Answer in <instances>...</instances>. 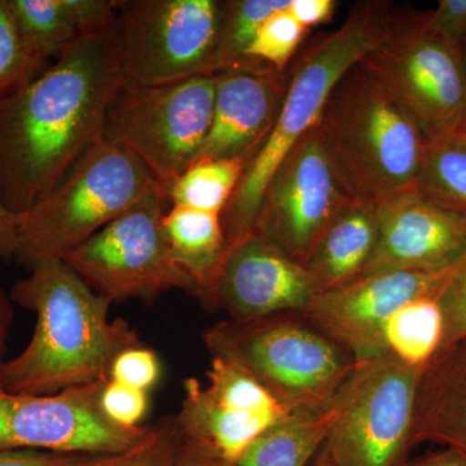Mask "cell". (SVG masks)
<instances>
[{
    "instance_id": "cell-1",
    "label": "cell",
    "mask_w": 466,
    "mask_h": 466,
    "mask_svg": "<svg viewBox=\"0 0 466 466\" xmlns=\"http://www.w3.org/2000/svg\"><path fill=\"white\" fill-rule=\"evenodd\" d=\"M115 25L79 36L38 76L0 96V202L16 216L104 140L110 108L127 84Z\"/></svg>"
},
{
    "instance_id": "cell-2",
    "label": "cell",
    "mask_w": 466,
    "mask_h": 466,
    "mask_svg": "<svg viewBox=\"0 0 466 466\" xmlns=\"http://www.w3.org/2000/svg\"><path fill=\"white\" fill-rule=\"evenodd\" d=\"M12 287L11 299L35 314L25 349L3 366V388L14 394L48 395L109 381L113 361L143 345L122 319L110 320L112 300L85 283L66 260L34 262Z\"/></svg>"
},
{
    "instance_id": "cell-3",
    "label": "cell",
    "mask_w": 466,
    "mask_h": 466,
    "mask_svg": "<svg viewBox=\"0 0 466 466\" xmlns=\"http://www.w3.org/2000/svg\"><path fill=\"white\" fill-rule=\"evenodd\" d=\"M397 14L389 2H359L339 29L317 39L296 61L278 121L222 213L228 250L253 235L263 192L276 168L317 127L334 86L382 42Z\"/></svg>"
},
{
    "instance_id": "cell-4",
    "label": "cell",
    "mask_w": 466,
    "mask_h": 466,
    "mask_svg": "<svg viewBox=\"0 0 466 466\" xmlns=\"http://www.w3.org/2000/svg\"><path fill=\"white\" fill-rule=\"evenodd\" d=\"M317 128L352 198L377 204L415 188L428 140L360 63L334 86Z\"/></svg>"
},
{
    "instance_id": "cell-5",
    "label": "cell",
    "mask_w": 466,
    "mask_h": 466,
    "mask_svg": "<svg viewBox=\"0 0 466 466\" xmlns=\"http://www.w3.org/2000/svg\"><path fill=\"white\" fill-rule=\"evenodd\" d=\"M167 193L134 153L101 140L32 208L18 214L16 256L27 265L66 259L116 218Z\"/></svg>"
},
{
    "instance_id": "cell-6",
    "label": "cell",
    "mask_w": 466,
    "mask_h": 466,
    "mask_svg": "<svg viewBox=\"0 0 466 466\" xmlns=\"http://www.w3.org/2000/svg\"><path fill=\"white\" fill-rule=\"evenodd\" d=\"M204 342L211 357L245 370L291 412L329 406L357 367L348 350L299 312L227 319L205 330Z\"/></svg>"
},
{
    "instance_id": "cell-7",
    "label": "cell",
    "mask_w": 466,
    "mask_h": 466,
    "mask_svg": "<svg viewBox=\"0 0 466 466\" xmlns=\"http://www.w3.org/2000/svg\"><path fill=\"white\" fill-rule=\"evenodd\" d=\"M227 2L119 0L116 43L127 84L216 76Z\"/></svg>"
},
{
    "instance_id": "cell-8",
    "label": "cell",
    "mask_w": 466,
    "mask_h": 466,
    "mask_svg": "<svg viewBox=\"0 0 466 466\" xmlns=\"http://www.w3.org/2000/svg\"><path fill=\"white\" fill-rule=\"evenodd\" d=\"M360 66L431 140L466 124L461 52L429 29L425 14H400Z\"/></svg>"
},
{
    "instance_id": "cell-9",
    "label": "cell",
    "mask_w": 466,
    "mask_h": 466,
    "mask_svg": "<svg viewBox=\"0 0 466 466\" xmlns=\"http://www.w3.org/2000/svg\"><path fill=\"white\" fill-rule=\"evenodd\" d=\"M214 103L216 76L162 85L126 84L110 108L104 139L134 153L167 191L200 155Z\"/></svg>"
},
{
    "instance_id": "cell-10",
    "label": "cell",
    "mask_w": 466,
    "mask_h": 466,
    "mask_svg": "<svg viewBox=\"0 0 466 466\" xmlns=\"http://www.w3.org/2000/svg\"><path fill=\"white\" fill-rule=\"evenodd\" d=\"M420 375L389 352L357 363L337 394L339 415L325 441L336 466L408 461Z\"/></svg>"
},
{
    "instance_id": "cell-11",
    "label": "cell",
    "mask_w": 466,
    "mask_h": 466,
    "mask_svg": "<svg viewBox=\"0 0 466 466\" xmlns=\"http://www.w3.org/2000/svg\"><path fill=\"white\" fill-rule=\"evenodd\" d=\"M157 192L131 208L66 257V262L100 296L153 302L180 289L195 296L191 279L179 268L165 238V202Z\"/></svg>"
},
{
    "instance_id": "cell-12",
    "label": "cell",
    "mask_w": 466,
    "mask_h": 466,
    "mask_svg": "<svg viewBox=\"0 0 466 466\" xmlns=\"http://www.w3.org/2000/svg\"><path fill=\"white\" fill-rule=\"evenodd\" d=\"M352 198L315 127L285 156L267 184L253 235L305 266L325 229Z\"/></svg>"
},
{
    "instance_id": "cell-13",
    "label": "cell",
    "mask_w": 466,
    "mask_h": 466,
    "mask_svg": "<svg viewBox=\"0 0 466 466\" xmlns=\"http://www.w3.org/2000/svg\"><path fill=\"white\" fill-rule=\"evenodd\" d=\"M104 383L48 395L0 391V452L35 450L100 455L134 446L149 425L125 428L110 421L100 406Z\"/></svg>"
},
{
    "instance_id": "cell-14",
    "label": "cell",
    "mask_w": 466,
    "mask_h": 466,
    "mask_svg": "<svg viewBox=\"0 0 466 466\" xmlns=\"http://www.w3.org/2000/svg\"><path fill=\"white\" fill-rule=\"evenodd\" d=\"M208 380L207 386L193 377L184 380L182 407L175 421L184 438L207 444L235 464L263 431L293 413L225 359L211 357Z\"/></svg>"
},
{
    "instance_id": "cell-15",
    "label": "cell",
    "mask_w": 466,
    "mask_h": 466,
    "mask_svg": "<svg viewBox=\"0 0 466 466\" xmlns=\"http://www.w3.org/2000/svg\"><path fill=\"white\" fill-rule=\"evenodd\" d=\"M455 265L440 269H395L319 293L302 312L318 329L350 351L357 363L385 354L383 329L413 300L435 297Z\"/></svg>"
},
{
    "instance_id": "cell-16",
    "label": "cell",
    "mask_w": 466,
    "mask_h": 466,
    "mask_svg": "<svg viewBox=\"0 0 466 466\" xmlns=\"http://www.w3.org/2000/svg\"><path fill=\"white\" fill-rule=\"evenodd\" d=\"M319 293L305 266L251 235L227 253L207 309L231 320L302 314Z\"/></svg>"
},
{
    "instance_id": "cell-17",
    "label": "cell",
    "mask_w": 466,
    "mask_h": 466,
    "mask_svg": "<svg viewBox=\"0 0 466 466\" xmlns=\"http://www.w3.org/2000/svg\"><path fill=\"white\" fill-rule=\"evenodd\" d=\"M377 214L379 238L363 276L446 268L466 254V217L426 198L416 187L377 202Z\"/></svg>"
},
{
    "instance_id": "cell-18",
    "label": "cell",
    "mask_w": 466,
    "mask_h": 466,
    "mask_svg": "<svg viewBox=\"0 0 466 466\" xmlns=\"http://www.w3.org/2000/svg\"><path fill=\"white\" fill-rule=\"evenodd\" d=\"M288 85L287 72L218 73L213 122L196 161L238 158L249 165L278 121Z\"/></svg>"
},
{
    "instance_id": "cell-19",
    "label": "cell",
    "mask_w": 466,
    "mask_h": 466,
    "mask_svg": "<svg viewBox=\"0 0 466 466\" xmlns=\"http://www.w3.org/2000/svg\"><path fill=\"white\" fill-rule=\"evenodd\" d=\"M425 441L466 456V334L438 351L421 370L413 415V449Z\"/></svg>"
},
{
    "instance_id": "cell-20",
    "label": "cell",
    "mask_w": 466,
    "mask_h": 466,
    "mask_svg": "<svg viewBox=\"0 0 466 466\" xmlns=\"http://www.w3.org/2000/svg\"><path fill=\"white\" fill-rule=\"evenodd\" d=\"M377 238L376 202L352 198L325 229L306 262L319 291L339 289L366 274Z\"/></svg>"
},
{
    "instance_id": "cell-21",
    "label": "cell",
    "mask_w": 466,
    "mask_h": 466,
    "mask_svg": "<svg viewBox=\"0 0 466 466\" xmlns=\"http://www.w3.org/2000/svg\"><path fill=\"white\" fill-rule=\"evenodd\" d=\"M162 226L171 258L191 279L196 299L207 309L228 253L222 214L171 207Z\"/></svg>"
},
{
    "instance_id": "cell-22",
    "label": "cell",
    "mask_w": 466,
    "mask_h": 466,
    "mask_svg": "<svg viewBox=\"0 0 466 466\" xmlns=\"http://www.w3.org/2000/svg\"><path fill=\"white\" fill-rule=\"evenodd\" d=\"M337 415L336 398L320 410H296L254 440L236 465L309 466L329 437Z\"/></svg>"
},
{
    "instance_id": "cell-23",
    "label": "cell",
    "mask_w": 466,
    "mask_h": 466,
    "mask_svg": "<svg viewBox=\"0 0 466 466\" xmlns=\"http://www.w3.org/2000/svg\"><path fill=\"white\" fill-rule=\"evenodd\" d=\"M416 188L466 217V124L429 140Z\"/></svg>"
},
{
    "instance_id": "cell-24",
    "label": "cell",
    "mask_w": 466,
    "mask_h": 466,
    "mask_svg": "<svg viewBox=\"0 0 466 466\" xmlns=\"http://www.w3.org/2000/svg\"><path fill=\"white\" fill-rule=\"evenodd\" d=\"M441 336L443 315L435 297L408 303L392 315L383 329L386 352L420 370L437 354Z\"/></svg>"
},
{
    "instance_id": "cell-25",
    "label": "cell",
    "mask_w": 466,
    "mask_h": 466,
    "mask_svg": "<svg viewBox=\"0 0 466 466\" xmlns=\"http://www.w3.org/2000/svg\"><path fill=\"white\" fill-rule=\"evenodd\" d=\"M242 159H200L167 187L171 207H188L222 214L242 179Z\"/></svg>"
},
{
    "instance_id": "cell-26",
    "label": "cell",
    "mask_w": 466,
    "mask_h": 466,
    "mask_svg": "<svg viewBox=\"0 0 466 466\" xmlns=\"http://www.w3.org/2000/svg\"><path fill=\"white\" fill-rule=\"evenodd\" d=\"M27 50L48 63L81 36L64 0H7Z\"/></svg>"
},
{
    "instance_id": "cell-27",
    "label": "cell",
    "mask_w": 466,
    "mask_h": 466,
    "mask_svg": "<svg viewBox=\"0 0 466 466\" xmlns=\"http://www.w3.org/2000/svg\"><path fill=\"white\" fill-rule=\"evenodd\" d=\"M288 5L289 0H228L220 38L218 73L249 72L245 52L267 18Z\"/></svg>"
},
{
    "instance_id": "cell-28",
    "label": "cell",
    "mask_w": 466,
    "mask_h": 466,
    "mask_svg": "<svg viewBox=\"0 0 466 466\" xmlns=\"http://www.w3.org/2000/svg\"><path fill=\"white\" fill-rule=\"evenodd\" d=\"M289 5L267 18L245 52L250 73L283 75L287 72L291 58L309 32L291 16Z\"/></svg>"
},
{
    "instance_id": "cell-29",
    "label": "cell",
    "mask_w": 466,
    "mask_h": 466,
    "mask_svg": "<svg viewBox=\"0 0 466 466\" xmlns=\"http://www.w3.org/2000/svg\"><path fill=\"white\" fill-rule=\"evenodd\" d=\"M183 435L175 416L149 425L142 440L124 451L85 455L75 466H177Z\"/></svg>"
},
{
    "instance_id": "cell-30",
    "label": "cell",
    "mask_w": 466,
    "mask_h": 466,
    "mask_svg": "<svg viewBox=\"0 0 466 466\" xmlns=\"http://www.w3.org/2000/svg\"><path fill=\"white\" fill-rule=\"evenodd\" d=\"M45 67L47 63L24 45L7 0H0V96L38 76Z\"/></svg>"
},
{
    "instance_id": "cell-31",
    "label": "cell",
    "mask_w": 466,
    "mask_h": 466,
    "mask_svg": "<svg viewBox=\"0 0 466 466\" xmlns=\"http://www.w3.org/2000/svg\"><path fill=\"white\" fill-rule=\"evenodd\" d=\"M437 299L443 315V336L438 350L441 351L466 334V254L456 263Z\"/></svg>"
},
{
    "instance_id": "cell-32",
    "label": "cell",
    "mask_w": 466,
    "mask_h": 466,
    "mask_svg": "<svg viewBox=\"0 0 466 466\" xmlns=\"http://www.w3.org/2000/svg\"><path fill=\"white\" fill-rule=\"evenodd\" d=\"M148 391L131 388L116 381L104 383L100 406L115 424L125 428H137L148 410Z\"/></svg>"
},
{
    "instance_id": "cell-33",
    "label": "cell",
    "mask_w": 466,
    "mask_h": 466,
    "mask_svg": "<svg viewBox=\"0 0 466 466\" xmlns=\"http://www.w3.org/2000/svg\"><path fill=\"white\" fill-rule=\"evenodd\" d=\"M161 367L157 354L140 345L125 350L113 361L109 380L148 391L158 381Z\"/></svg>"
},
{
    "instance_id": "cell-34",
    "label": "cell",
    "mask_w": 466,
    "mask_h": 466,
    "mask_svg": "<svg viewBox=\"0 0 466 466\" xmlns=\"http://www.w3.org/2000/svg\"><path fill=\"white\" fill-rule=\"evenodd\" d=\"M431 32L440 35L452 47L466 50V0H441L434 11L425 14Z\"/></svg>"
},
{
    "instance_id": "cell-35",
    "label": "cell",
    "mask_w": 466,
    "mask_h": 466,
    "mask_svg": "<svg viewBox=\"0 0 466 466\" xmlns=\"http://www.w3.org/2000/svg\"><path fill=\"white\" fill-rule=\"evenodd\" d=\"M119 0H64L81 35L115 25Z\"/></svg>"
},
{
    "instance_id": "cell-36",
    "label": "cell",
    "mask_w": 466,
    "mask_h": 466,
    "mask_svg": "<svg viewBox=\"0 0 466 466\" xmlns=\"http://www.w3.org/2000/svg\"><path fill=\"white\" fill-rule=\"evenodd\" d=\"M85 455L17 450L0 452V466H75Z\"/></svg>"
},
{
    "instance_id": "cell-37",
    "label": "cell",
    "mask_w": 466,
    "mask_h": 466,
    "mask_svg": "<svg viewBox=\"0 0 466 466\" xmlns=\"http://www.w3.org/2000/svg\"><path fill=\"white\" fill-rule=\"evenodd\" d=\"M339 3L334 0H290L291 16L309 30V27L329 23Z\"/></svg>"
},
{
    "instance_id": "cell-38",
    "label": "cell",
    "mask_w": 466,
    "mask_h": 466,
    "mask_svg": "<svg viewBox=\"0 0 466 466\" xmlns=\"http://www.w3.org/2000/svg\"><path fill=\"white\" fill-rule=\"evenodd\" d=\"M177 466H238L218 455L207 444L184 438L180 446Z\"/></svg>"
},
{
    "instance_id": "cell-39",
    "label": "cell",
    "mask_w": 466,
    "mask_h": 466,
    "mask_svg": "<svg viewBox=\"0 0 466 466\" xmlns=\"http://www.w3.org/2000/svg\"><path fill=\"white\" fill-rule=\"evenodd\" d=\"M17 241V216L0 202V259L16 256Z\"/></svg>"
},
{
    "instance_id": "cell-40",
    "label": "cell",
    "mask_w": 466,
    "mask_h": 466,
    "mask_svg": "<svg viewBox=\"0 0 466 466\" xmlns=\"http://www.w3.org/2000/svg\"><path fill=\"white\" fill-rule=\"evenodd\" d=\"M12 320H14V300L0 289V391H5L3 388V366H5V352L7 348L9 330H11Z\"/></svg>"
},
{
    "instance_id": "cell-41",
    "label": "cell",
    "mask_w": 466,
    "mask_h": 466,
    "mask_svg": "<svg viewBox=\"0 0 466 466\" xmlns=\"http://www.w3.org/2000/svg\"><path fill=\"white\" fill-rule=\"evenodd\" d=\"M401 466H466V456L460 451L444 449L404 462Z\"/></svg>"
},
{
    "instance_id": "cell-42",
    "label": "cell",
    "mask_w": 466,
    "mask_h": 466,
    "mask_svg": "<svg viewBox=\"0 0 466 466\" xmlns=\"http://www.w3.org/2000/svg\"><path fill=\"white\" fill-rule=\"evenodd\" d=\"M309 466H336V464H334L332 456H330L329 451H328L327 446L324 444Z\"/></svg>"
},
{
    "instance_id": "cell-43",
    "label": "cell",
    "mask_w": 466,
    "mask_h": 466,
    "mask_svg": "<svg viewBox=\"0 0 466 466\" xmlns=\"http://www.w3.org/2000/svg\"><path fill=\"white\" fill-rule=\"evenodd\" d=\"M464 63H465V70H466V50L464 52Z\"/></svg>"
}]
</instances>
